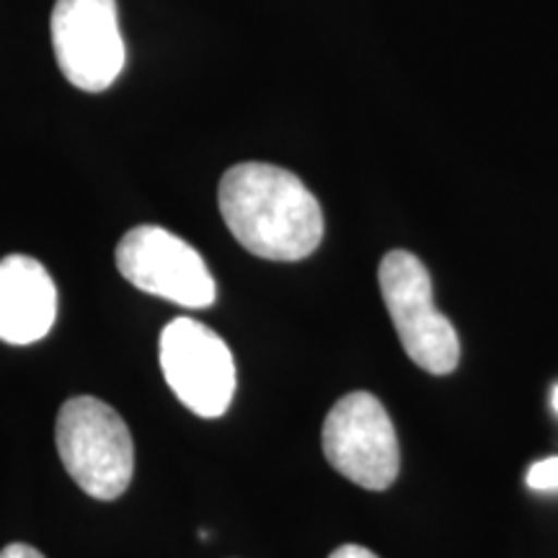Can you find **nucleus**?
I'll return each mask as SVG.
<instances>
[{
    "label": "nucleus",
    "instance_id": "nucleus-4",
    "mask_svg": "<svg viewBox=\"0 0 558 558\" xmlns=\"http://www.w3.org/2000/svg\"><path fill=\"white\" fill-rule=\"evenodd\" d=\"M324 456L333 471L369 492L399 478L401 450L388 411L373 393L357 390L337 401L324 422Z\"/></svg>",
    "mask_w": 558,
    "mask_h": 558
},
{
    "label": "nucleus",
    "instance_id": "nucleus-10",
    "mask_svg": "<svg viewBox=\"0 0 558 558\" xmlns=\"http://www.w3.org/2000/svg\"><path fill=\"white\" fill-rule=\"evenodd\" d=\"M0 558H45L37 548L26 546V543H11L0 550Z\"/></svg>",
    "mask_w": 558,
    "mask_h": 558
},
{
    "label": "nucleus",
    "instance_id": "nucleus-8",
    "mask_svg": "<svg viewBox=\"0 0 558 558\" xmlns=\"http://www.w3.org/2000/svg\"><path fill=\"white\" fill-rule=\"evenodd\" d=\"M58 318V288L45 264L24 254L0 262V339L26 347L45 339Z\"/></svg>",
    "mask_w": 558,
    "mask_h": 558
},
{
    "label": "nucleus",
    "instance_id": "nucleus-12",
    "mask_svg": "<svg viewBox=\"0 0 558 558\" xmlns=\"http://www.w3.org/2000/svg\"><path fill=\"white\" fill-rule=\"evenodd\" d=\"M554 409L558 411V386L554 388Z\"/></svg>",
    "mask_w": 558,
    "mask_h": 558
},
{
    "label": "nucleus",
    "instance_id": "nucleus-11",
    "mask_svg": "<svg viewBox=\"0 0 558 558\" xmlns=\"http://www.w3.org/2000/svg\"><path fill=\"white\" fill-rule=\"evenodd\" d=\"M329 558H380L375 556L369 548H362V546H354V543H347V546H341L333 550Z\"/></svg>",
    "mask_w": 558,
    "mask_h": 558
},
{
    "label": "nucleus",
    "instance_id": "nucleus-3",
    "mask_svg": "<svg viewBox=\"0 0 558 558\" xmlns=\"http://www.w3.org/2000/svg\"><path fill=\"white\" fill-rule=\"evenodd\" d=\"M378 282L409 360L432 375L452 373L460 362L458 331L435 308L427 267L409 251H388Z\"/></svg>",
    "mask_w": 558,
    "mask_h": 558
},
{
    "label": "nucleus",
    "instance_id": "nucleus-9",
    "mask_svg": "<svg viewBox=\"0 0 558 558\" xmlns=\"http://www.w3.org/2000/svg\"><path fill=\"white\" fill-rule=\"evenodd\" d=\"M527 486L533 488V492L556 494L558 492V456L538 460V463L530 465Z\"/></svg>",
    "mask_w": 558,
    "mask_h": 558
},
{
    "label": "nucleus",
    "instance_id": "nucleus-6",
    "mask_svg": "<svg viewBox=\"0 0 558 558\" xmlns=\"http://www.w3.org/2000/svg\"><path fill=\"white\" fill-rule=\"evenodd\" d=\"M117 269L137 290L181 308H209L218 295L199 251L160 226H137L117 246Z\"/></svg>",
    "mask_w": 558,
    "mask_h": 558
},
{
    "label": "nucleus",
    "instance_id": "nucleus-1",
    "mask_svg": "<svg viewBox=\"0 0 558 558\" xmlns=\"http://www.w3.org/2000/svg\"><path fill=\"white\" fill-rule=\"evenodd\" d=\"M220 215L248 254L300 262L324 241V209L295 173L271 163H239L220 179Z\"/></svg>",
    "mask_w": 558,
    "mask_h": 558
},
{
    "label": "nucleus",
    "instance_id": "nucleus-7",
    "mask_svg": "<svg viewBox=\"0 0 558 558\" xmlns=\"http://www.w3.org/2000/svg\"><path fill=\"white\" fill-rule=\"evenodd\" d=\"M52 47L75 88L99 94L124 70V39L117 0H58L52 9Z\"/></svg>",
    "mask_w": 558,
    "mask_h": 558
},
{
    "label": "nucleus",
    "instance_id": "nucleus-5",
    "mask_svg": "<svg viewBox=\"0 0 558 558\" xmlns=\"http://www.w3.org/2000/svg\"><path fill=\"white\" fill-rule=\"evenodd\" d=\"M160 369L177 399L192 414L218 418L235 393V362L230 347L194 318H173L160 331Z\"/></svg>",
    "mask_w": 558,
    "mask_h": 558
},
{
    "label": "nucleus",
    "instance_id": "nucleus-2",
    "mask_svg": "<svg viewBox=\"0 0 558 558\" xmlns=\"http://www.w3.org/2000/svg\"><path fill=\"white\" fill-rule=\"evenodd\" d=\"M54 442L70 478L88 497L111 501L128 492L135 473V442L128 422L94 396L62 403Z\"/></svg>",
    "mask_w": 558,
    "mask_h": 558
}]
</instances>
